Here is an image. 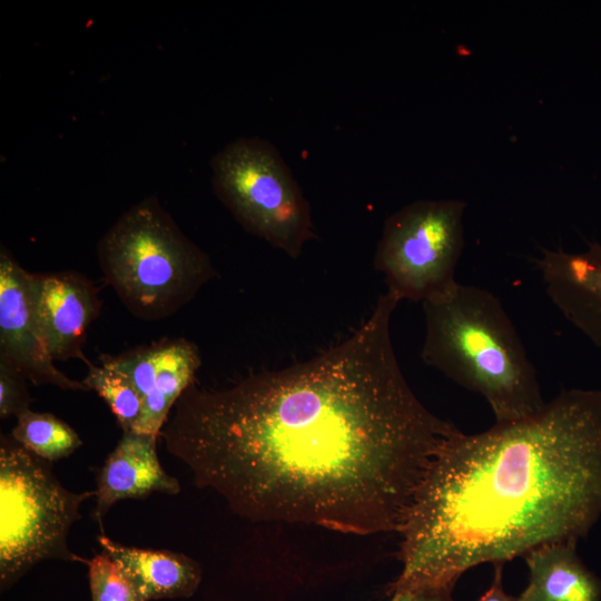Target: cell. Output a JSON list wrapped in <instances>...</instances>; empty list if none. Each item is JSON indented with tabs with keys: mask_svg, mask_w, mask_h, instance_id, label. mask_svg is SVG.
Here are the masks:
<instances>
[{
	"mask_svg": "<svg viewBox=\"0 0 601 601\" xmlns=\"http://www.w3.org/2000/svg\"><path fill=\"white\" fill-rule=\"evenodd\" d=\"M101 365L126 377L142 398L139 433L159 436L174 405L194 384L201 365L198 347L186 338H162L118 355L100 356Z\"/></svg>",
	"mask_w": 601,
	"mask_h": 601,
	"instance_id": "9",
	"label": "cell"
},
{
	"mask_svg": "<svg viewBox=\"0 0 601 601\" xmlns=\"http://www.w3.org/2000/svg\"><path fill=\"white\" fill-rule=\"evenodd\" d=\"M99 266L137 318H166L217 277L209 256L191 242L156 195L126 210L97 245Z\"/></svg>",
	"mask_w": 601,
	"mask_h": 601,
	"instance_id": "4",
	"label": "cell"
},
{
	"mask_svg": "<svg viewBox=\"0 0 601 601\" xmlns=\"http://www.w3.org/2000/svg\"><path fill=\"white\" fill-rule=\"evenodd\" d=\"M26 376L13 365L0 358V417L16 418L30 408L32 398Z\"/></svg>",
	"mask_w": 601,
	"mask_h": 601,
	"instance_id": "18",
	"label": "cell"
},
{
	"mask_svg": "<svg viewBox=\"0 0 601 601\" xmlns=\"http://www.w3.org/2000/svg\"><path fill=\"white\" fill-rule=\"evenodd\" d=\"M600 518L601 388L563 390L529 417L443 443L398 532L387 594H452L473 566L579 540Z\"/></svg>",
	"mask_w": 601,
	"mask_h": 601,
	"instance_id": "2",
	"label": "cell"
},
{
	"mask_svg": "<svg viewBox=\"0 0 601 601\" xmlns=\"http://www.w3.org/2000/svg\"><path fill=\"white\" fill-rule=\"evenodd\" d=\"M218 199L242 227L297 258L315 238L311 208L278 150L258 137H242L210 160Z\"/></svg>",
	"mask_w": 601,
	"mask_h": 601,
	"instance_id": "6",
	"label": "cell"
},
{
	"mask_svg": "<svg viewBox=\"0 0 601 601\" xmlns=\"http://www.w3.org/2000/svg\"><path fill=\"white\" fill-rule=\"evenodd\" d=\"M38 314L53 361L77 358L86 365L82 346L89 325L100 311L91 280L79 273L38 274Z\"/></svg>",
	"mask_w": 601,
	"mask_h": 601,
	"instance_id": "10",
	"label": "cell"
},
{
	"mask_svg": "<svg viewBox=\"0 0 601 601\" xmlns=\"http://www.w3.org/2000/svg\"><path fill=\"white\" fill-rule=\"evenodd\" d=\"M538 266L552 303L601 347V245L577 254L543 249Z\"/></svg>",
	"mask_w": 601,
	"mask_h": 601,
	"instance_id": "12",
	"label": "cell"
},
{
	"mask_svg": "<svg viewBox=\"0 0 601 601\" xmlns=\"http://www.w3.org/2000/svg\"><path fill=\"white\" fill-rule=\"evenodd\" d=\"M38 274L19 265L9 250H0V358L35 385L65 391H88L53 364L38 314Z\"/></svg>",
	"mask_w": 601,
	"mask_h": 601,
	"instance_id": "8",
	"label": "cell"
},
{
	"mask_svg": "<svg viewBox=\"0 0 601 601\" xmlns=\"http://www.w3.org/2000/svg\"><path fill=\"white\" fill-rule=\"evenodd\" d=\"M97 541L126 573L141 601L189 598L201 582L199 564L183 553L125 545L104 533Z\"/></svg>",
	"mask_w": 601,
	"mask_h": 601,
	"instance_id": "13",
	"label": "cell"
},
{
	"mask_svg": "<svg viewBox=\"0 0 601 601\" xmlns=\"http://www.w3.org/2000/svg\"><path fill=\"white\" fill-rule=\"evenodd\" d=\"M96 490L66 489L47 462L16 442L0 439V589L9 590L46 560L88 564L69 548L80 505Z\"/></svg>",
	"mask_w": 601,
	"mask_h": 601,
	"instance_id": "5",
	"label": "cell"
},
{
	"mask_svg": "<svg viewBox=\"0 0 601 601\" xmlns=\"http://www.w3.org/2000/svg\"><path fill=\"white\" fill-rule=\"evenodd\" d=\"M494 577L490 588L474 601H519L518 597L511 595L503 589L502 568L503 563L494 564Z\"/></svg>",
	"mask_w": 601,
	"mask_h": 601,
	"instance_id": "19",
	"label": "cell"
},
{
	"mask_svg": "<svg viewBox=\"0 0 601 601\" xmlns=\"http://www.w3.org/2000/svg\"><path fill=\"white\" fill-rule=\"evenodd\" d=\"M388 601H454L452 594L428 591H396L388 594Z\"/></svg>",
	"mask_w": 601,
	"mask_h": 601,
	"instance_id": "20",
	"label": "cell"
},
{
	"mask_svg": "<svg viewBox=\"0 0 601 601\" xmlns=\"http://www.w3.org/2000/svg\"><path fill=\"white\" fill-rule=\"evenodd\" d=\"M465 206L456 199L417 200L385 220L373 264L400 300H434L459 284Z\"/></svg>",
	"mask_w": 601,
	"mask_h": 601,
	"instance_id": "7",
	"label": "cell"
},
{
	"mask_svg": "<svg viewBox=\"0 0 601 601\" xmlns=\"http://www.w3.org/2000/svg\"><path fill=\"white\" fill-rule=\"evenodd\" d=\"M87 566L91 601H141L122 569L104 551Z\"/></svg>",
	"mask_w": 601,
	"mask_h": 601,
	"instance_id": "17",
	"label": "cell"
},
{
	"mask_svg": "<svg viewBox=\"0 0 601 601\" xmlns=\"http://www.w3.org/2000/svg\"><path fill=\"white\" fill-rule=\"evenodd\" d=\"M577 543L555 541L529 551V582L519 601H601V579L584 565Z\"/></svg>",
	"mask_w": 601,
	"mask_h": 601,
	"instance_id": "14",
	"label": "cell"
},
{
	"mask_svg": "<svg viewBox=\"0 0 601 601\" xmlns=\"http://www.w3.org/2000/svg\"><path fill=\"white\" fill-rule=\"evenodd\" d=\"M11 437L36 456L53 463L75 453L82 440L66 422L51 413L30 408L17 417Z\"/></svg>",
	"mask_w": 601,
	"mask_h": 601,
	"instance_id": "15",
	"label": "cell"
},
{
	"mask_svg": "<svg viewBox=\"0 0 601 601\" xmlns=\"http://www.w3.org/2000/svg\"><path fill=\"white\" fill-rule=\"evenodd\" d=\"M386 290L345 341L233 386L190 385L159 436L197 486L253 521L400 532L443 443L460 430L416 397L397 362Z\"/></svg>",
	"mask_w": 601,
	"mask_h": 601,
	"instance_id": "1",
	"label": "cell"
},
{
	"mask_svg": "<svg viewBox=\"0 0 601 601\" xmlns=\"http://www.w3.org/2000/svg\"><path fill=\"white\" fill-rule=\"evenodd\" d=\"M157 435L122 432L115 449L96 474V503L91 516L101 526L108 511L119 501L139 500L152 493L175 495L178 480L161 466Z\"/></svg>",
	"mask_w": 601,
	"mask_h": 601,
	"instance_id": "11",
	"label": "cell"
},
{
	"mask_svg": "<svg viewBox=\"0 0 601 601\" xmlns=\"http://www.w3.org/2000/svg\"><path fill=\"white\" fill-rule=\"evenodd\" d=\"M82 383L109 406L122 432H137L144 414L142 398L134 385L119 373L93 363L87 364Z\"/></svg>",
	"mask_w": 601,
	"mask_h": 601,
	"instance_id": "16",
	"label": "cell"
},
{
	"mask_svg": "<svg viewBox=\"0 0 601 601\" xmlns=\"http://www.w3.org/2000/svg\"><path fill=\"white\" fill-rule=\"evenodd\" d=\"M422 305L425 364L484 397L495 423L523 420L543 408L536 371L495 295L459 283Z\"/></svg>",
	"mask_w": 601,
	"mask_h": 601,
	"instance_id": "3",
	"label": "cell"
}]
</instances>
